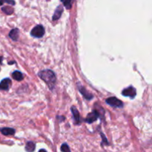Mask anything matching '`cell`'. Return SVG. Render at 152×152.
<instances>
[{
	"mask_svg": "<svg viewBox=\"0 0 152 152\" xmlns=\"http://www.w3.org/2000/svg\"><path fill=\"white\" fill-rule=\"evenodd\" d=\"M38 76L47 84L50 90H53L56 83V77L52 70H43L38 73Z\"/></svg>",
	"mask_w": 152,
	"mask_h": 152,
	"instance_id": "1",
	"label": "cell"
},
{
	"mask_svg": "<svg viewBox=\"0 0 152 152\" xmlns=\"http://www.w3.org/2000/svg\"><path fill=\"white\" fill-rule=\"evenodd\" d=\"M45 31L44 27L42 25H38L31 30V35L35 38H42L45 35Z\"/></svg>",
	"mask_w": 152,
	"mask_h": 152,
	"instance_id": "2",
	"label": "cell"
},
{
	"mask_svg": "<svg viewBox=\"0 0 152 152\" xmlns=\"http://www.w3.org/2000/svg\"><path fill=\"white\" fill-rule=\"evenodd\" d=\"M100 117V113L99 112V110H94L91 113H89L86 117L85 121L88 124H91L94 122L96 121L99 117Z\"/></svg>",
	"mask_w": 152,
	"mask_h": 152,
	"instance_id": "3",
	"label": "cell"
},
{
	"mask_svg": "<svg viewBox=\"0 0 152 152\" xmlns=\"http://www.w3.org/2000/svg\"><path fill=\"white\" fill-rule=\"evenodd\" d=\"M108 105H111V106L114 107V108H123V102L119 99H117L115 96H112V97H109L105 100Z\"/></svg>",
	"mask_w": 152,
	"mask_h": 152,
	"instance_id": "4",
	"label": "cell"
},
{
	"mask_svg": "<svg viewBox=\"0 0 152 152\" xmlns=\"http://www.w3.org/2000/svg\"><path fill=\"white\" fill-rule=\"evenodd\" d=\"M122 94L124 96H129L131 99H133L136 96L137 91L135 88H134L133 86H130V87H128L125 88L124 90H123Z\"/></svg>",
	"mask_w": 152,
	"mask_h": 152,
	"instance_id": "5",
	"label": "cell"
},
{
	"mask_svg": "<svg viewBox=\"0 0 152 152\" xmlns=\"http://www.w3.org/2000/svg\"><path fill=\"white\" fill-rule=\"evenodd\" d=\"M11 80L5 78L0 82V91H8L11 86Z\"/></svg>",
	"mask_w": 152,
	"mask_h": 152,
	"instance_id": "6",
	"label": "cell"
},
{
	"mask_svg": "<svg viewBox=\"0 0 152 152\" xmlns=\"http://www.w3.org/2000/svg\"><path fill=\"white\" fill-rule=\"evenodd\" d=\"M79 91H80V93L83 94V96H84L85 99H88V100H91L94 98V96L91 93H89L83 86H79Z\"/></svg>",
	"mask_w": 152,
	"mask_h": 152,
	"instance_id": "7",
	"label": "cell"
},
{
	"mask_svg": "<svg viewBox=\"0 0 152 152\" xmlns=\"http://www.w3.org/2000/svg\"><path fill=\"white\" fill-rule=\"evenodd\" d=\"M71 112H72L74 122H75L76 124L79 125L80 123V116L78 110H77V108H76L75 106H72L71 108ZM75 123H74V124H75Z\"/></svg>",
	"mask_w": 152,
	"mask_h": 152,
	"instance_id": "8",
	"label": "cell"
},
{
	"mask_svg": "<svg viewBox=\"0 0 152 152\" xmlns=\"http://www.w3.org/2000/svg\"><path fill=\"white\" fill-rule=\"evenodd\" d=\"M62 12H63V7H62V5H59L57 8L56 9V10H55L54 13H53V20L56 21L59 19L61 17V16H62Z\"/></svg>",
	"mask_w": 152,
	"mask_h": 152,
	"instance_id": "9",
	"label": "cell"
},
{
	"mask_svg": "<svg viewBox=\"0 0 152 152\" xmlns=\"http://www.w3.org/2000/svg\"><path fill=\"white\" fill-rule=\"evenodd\" d=\"M19 36V30L18 28H13L9 33V37L12 39L13 41H17Z\"/></svg>",
	"mask_w": 152,
	"mask_h": 152,
	"instance_id": "10",
	"label": "cell"
},
{
	"mask_svg": "<svg viewBox=\"0 0 152 152\" xmlns=\"http://www.w3.org/2000/svg\"><path fill=\"white\" fill-rule=\"evenodd\" d=\"M0 132L4 136H11V135H14L16 133L15 129H11V128H3L0 129Z\"/></svg>",
	"mask_w": 152,
	"mask_h": 152,
	"instance_id": "11",
	"label": "cell"
},
{
	"mask_svg": "<svg viewBox=\"0 0 152 152\" xmlns=\"http://www.w3.org/2000/svg\"><path fill=\"white\" fill-rule=\"evenodd\" d=\"M25 149L27 152H34L36 149L35 142H32V141H28L25 145Z\"/></svg>",
	"mask_w": 152,
	"mask_h": 152,
	"instance_id": "12",
	"label": "cell"
},
{
	"mask_svg": "<svg viewBox=\"0 0 152 152\" xmlns=\"http://www.w3.org/2000/svg\"><path fill=\"white\" fill-rule=\"evenodd\" d=\"M12 77H13V78L15 80H16V81H22L24 79L23 74L19 71H15L14 72H13Z\"/></svg>",
	"mask_w": 152,
	"mask_h": 152,
	"instance_id": "13",
	"label": "cell"
},
{
	"mask_svg": "<svg viewBox=\"0 0 152 152\" xmlns=\"http://www.w3.org/2000/svg\"><path fill=\"white\" fill-rule=\"evenodd\" d=\"M61 1H62L63 5L65 6V7L67 10H70L72 7V4L74 0H61Z\"/></svg>",
	"mask_w": 152,
	"mask_h": 152,
	"instance_id": "14",
	"label": "cell"
},
{
	"mask_svg": "<svg viewBox=\"0 0 152 152\" xmlns=\"http://www.w3.org/2000/svg\"><path fill=\"white\" fill-rule=\"evenodd\" d=\"M1 10H2L5 14L10 15L13 13V10H13V7H10V6H4V7H3L2 8H1Z\"/></svg>",
	"mask_w": 152,
	"mask_h": 152,
	"instance_id": "15",
	"label": "cell"
},
{
	"mask_svg": "<svg viewBox=\"0 0 152 152\" xmlns=\"http://www.w3.org/2000/svg\"><path fill=\"white\" fill-rule=\"evenodd\" d=\"M60 150L62 152H71V150H70V147L66 142H64V143L62 144L60 147Z\"/></svg>",
	"mask_w": 152,
	"mask_h": 152,
	"instance_id": "16",
	"label": "cell"
},
{
	"mask_svg": "<svg viewBox=\"0 0 152 152\" xmlns=\"http://www.w3.org/2000/svg\"><path fill=\"white\" fill-rule=\"evenodd\" d=\"M100 135H101V137H102V145H109V142H108V140H107L106 137L105 136V134H104L103 133H102V132H100Z\"/></svg>",
	"mask_w": 152,
	"mask_h": 152,
	"instance_id": "17",
	"label": "cell"
},
{
	"mask_svg": "<svg viewBox=\"0 0 152 152\" xmlns=\"http://www.w3.org/2000/svg\"><path fill=\"white\" fill-rule=\"evenodd\" d=\"M4 2L7 3L9 4H11V5H14L15 4L14 0H4Z\"/></svg>",
	"mask_w": 152,
	"mask_h": 152,
	"instance_id": "18",
	"label": "cell"
},
{
	"mask_svg": "<svg viewBox=\"0 0 152 152\" xmlns=\"http://www.w3.org/2000/svg\"><path fill=\"white\" fill-rule=\"evenodd\" d=\"M4 3V0H0V6L2 5Z\"/></svg>",
	"mask_w": 152,
	"mask_h": 152,
	"instance_id": "19",
	"label": "cell"
},
{
	"mask_svg": "<svg viewBox=\"0 0 152 152\" xmlns=\"http://www.w3.org/2000/svg\"><path fill=\"white\" fill-rule=\"evenodd\" d=\"M39 152H48V151H46L45 149H43V148H42V149H40L39 151Z\"/></svg>",
	"mask_w": 152,
	"mask_h": 152,
	"instance_id": "20",
	"label": "cell"
},
{
	"mask_svg": "<svg viewBox=\"0 0 152 152\" xmlns=\"http://www.w3.org/2000/svg\"><path fill=\"white\" fill-rule=\"evenodd\" d=\"M2 59H3L2 56H0V65H1V64H2Z\"/></svg>",
	"mask_w": 152,
	"mask_h": 152,
	"instance_id": "21",
	"label": "cell"
},
{
	"mask_svg": "<svg viewBox=\"0 0 152 152\" xmlns=\"http://www.w3.org/2000/svg\"><path fill=\"white\" fill-rule=\"evenodd\" d=\"M12 63H15V62H14V61H13V62H8V65H13V64H12Z\"/></svg>",
	"mask_w": 152,
	"mask_h": 152,
	"instance_id": "22",
	"label": "cell"
}]
</instances>
